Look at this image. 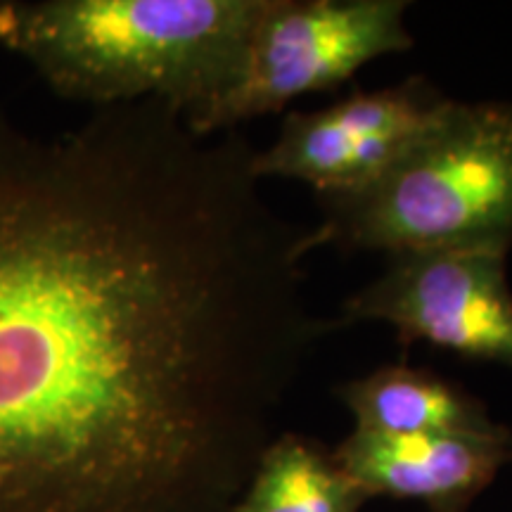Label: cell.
I'll list each match as a JSON object with an SVG mask.
<instances>
[{
	"mask_svg": "<svg viewBox=\"0 0 512 512\" xmlns=\"http://www.w3.org/2000/svg\"><path fill=\"white\" fill-rule=\"evenodd\" d=\"M370 498L332 448L302 434H275L230 512H361Z\"/></svg>",
	"mask_w": 512,
	"mask_h": 512,
	"instance_id": "9",
	"label": "cell"
},
{
	"mask_svg": "<svg viewBox=\"0 0 512 512\" xmlns=\"http://www.w3.org/2000/svg\"><path fill=\"white\" fill-rule=\"evenodd\" d=\"M408 8L406 0H264L235 79L185 126L219 136L337 88L377 57L406 53Z\"/></svg>",
	"mask_w": 512,
	"mask_h": 512,
	"instance_id": "4",
	"label": "cell"
},
{
	"mask_svg": "<svg viewBox=\"0 0 512 512\" xmlns=\"http://www.w3.org/2000/svg\"><path fill=\"white\" fill-rule=\"evenodd\" d=\"M240 133L0 126V512H230L325 325Z\"/></svg>",
	"mask_w": 512,
	"mask_h": 512,
	"instance_id": "1",
	"label": "cell"
},
{
	"mask_svg": "<svg viewBox=\"0 0 512 512\" xmlns=\"http://www.w3.org/2000/svg\"><path fill=\"white\" fill-rule=\"evenodd\" d=\"M508 252L437 249L392 256L389 268L342 306L335 328L387 323L401 344L425 342L470 361L512 368Z\"/></svg>",
	"mask_w": 512,
	"mask_h": 512,
	"instance_id": "5",
	"label": "cell"
},
{
	"mask_svg": "<svg viewBox=\"0 0 512 512\" xmlns=\"http://www.w3.org/2000/svg\"><path fill=\"white\" fill-rule=\"evenodd\" d=\"M356 420V430L418 437V434H496L505 425L491 420L479 399L430 368L406 363L377 368L337 389Z\"/></svg>",
	"mask_w": 512,
	"mask_h": 512,
	"instance_id": "8",
	"label": "cell"
},
{
	"mask_svg": "<svg viewBox=\"0 0 512 512\" xmlns=\"http://www.w3.org/2000/svg\"><path fill=\"white\" fill-rule=\"evenodd\" d=\"M309 252L512 249V102H458L354 190L318 195Z\"/></svg>",
	"mask_w": 512,
	"mask_h": 512,
	"instance_id": "3",
	"label": "cell"
},
{
	"mask_svg": "<svg viewBox=\"0 0 512 512\" xmlns=\"http://www.w3.org/2000/svg\"><path fill=\"white\" fill-rule=\"evenodd\" d=\"M332 456L370 501H420L430 512H465L512 465V430L389 437L354 430Z\"/></svg>",
	"mask_w": 512,
	"mask_h": 512,
	"instance_id": "7",
	"label": "cell"
},
{
	"mask_svg": "<svg viewBox=\"0 0 512 512\" xmlns=\"http://www.w3.org/2000/svg\"><path fill=\"white\" fill-rule=\"evenodd\" d=\"M448 98L422 76L356 91L316 112H290L268 150L254 152V176L292 178L316 195L354 190L401 155Z\"/></svg>",
	"mask_w": 512,
	"mask_h": 512,
	"instance_id": "6",
	"label": "cell"
},
{
	"mask_svg": "<svg viewBox=\"0 0 512 512\" xmlns=\"http://www.w3.org/2000/svg\"><path fill=\"white\" fill-rule=\"evenodd\" d=\"M264 0L0 3V43L64 98L155 100L185 124L238 74Z\"/></svg>",
	"mask_w": 512,
	"mask_h": 512,
	"instance_id": "2",
	"label": "cell"
}]
</instances>
